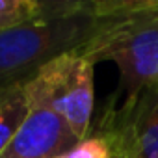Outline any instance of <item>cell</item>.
Wrapping results in <instances>:
<instances>
[{"label":"cell","instance_id":"6da1fadb","mask_svg":"<svg viewBox=\"0 0 158 158\" xmlns=\"http://www.w3.org/2000/svg\"><path fill=\"white\" fill-rule=\"evenodd\" d=\"M88 2H47V15L0 32V88L24 82L50 60L78 52L99 30Z\"/></svg>","mask_w":158,"mask_h":158},{"label":"cell","instance_id":"7a4b0ae2","mask_svg":"<svg viewBox=\"0 0 158 158\" xmlns=\"http://www.w3.org/2000/svg\"><path fill=\"white\" fill-rule=\"evenodd\" d=\"M78 54L93 63L114 61L121 74L123 102H132L141 93L158 89V15L101 19L99 30Z\"/></svg>","mask_w":158,"mask_h":158},{"label":"cell","instance_id":"3957f363","mask_svg":"<svg viewBox=\"0 0 158 158\" xmlns=\"http://www.w3.org/2000/svg\"><path fill=\"white\" fill-rule=\"evenodd\" d=\"M93 67L95 63L82 54L67 52L24 80L30 108H45L60 115L78 141L88 138L91 128Z\"/></svg>","mask_w":158,"mask_h":158},{"label":"cell","instance_id":"277c9868","mask_svg":"<svg viewBox=\"0 0 158 158\" xmlns=\"http://www.w3.org/2000/svg\"><path fill=\"white\" fill-rule=\"evenodd\" d=\"M99 136L108 141L112 154L158 158V89H149L112 110L102 119Z\"/></svg>","mask_w":158,"mask_h":158},{"label":"cell","instance_id":"5b68a950","mask_svg":"<svg viewBox=\"0 0 158 158\" xmlns=\"http://www.w3.org/2000/svg\"><path fill=\"white\" fill-rule=\"evenodd\" d=\"M78 139L60 115L45 108L30 114L0 158H58Z\"/></svg>","mask_w":158,"mask_h":158},{"label":"cell","instance_id":"8992f818","mask_svg":"<svg viewBox=\"0 0 158 158\" xmlns=\"http://www.w3.org/2000/svg\"><path fill=\"white\" fill-rule=\"evenodd\" d=\"M28 114L30 104L24 93V82L0 88V154L21 130Z\"/></svg>","mask_w":158,"mask_h":158},{"label":"cell","instance_id":"52a82bcc","mask_svg":"<svg viewBox=\"0 0 158 158\" xmlns=\"http://www.w3.org/2000/svg\"><path fill=\"white\" fill-rule=\"evenodd\" d=\"M47 15V2L35 0H0V32L37 21Z\"/></svg>","mask_w":158,"mask_h":158},{"label":"cell","instance_id":"ba28073f","mask_svg":"<svg viewBox=\"0 0 158 158\" xmlns=\"http://www.w3.org/2000/svg\"><path fill=\"white\" fill-rule=\"evenodd\" d=\"M58 158H112V149L104 138L93 134L76 141L69 151H65Z\"/></svg>","mask_w":158,"mask_h":158},{"label":"cell","instance_id":"9c48e42d","mask_svg":"<svg viewBox=\"0 0 158 158\" xmlns=\"http://www.w3.org/2000/svg\"><path fill=\"white\" fill-rule=\"evenodd\" d=\"M112 158H127V156H121V154H112Z\"/></svg>","mask_w":158,"mask_h":158}]
</instances>
